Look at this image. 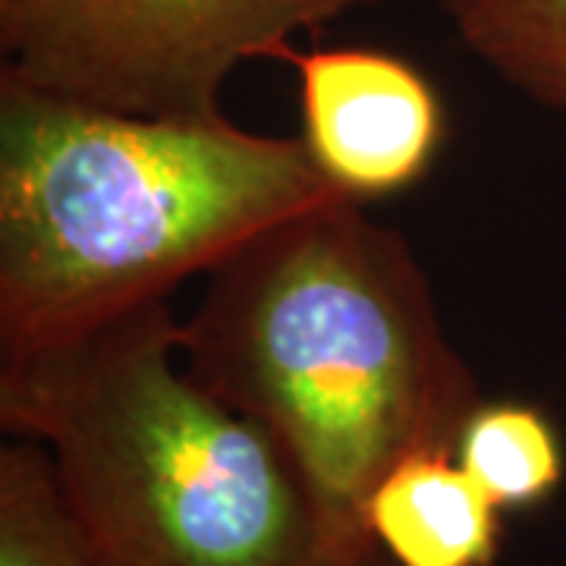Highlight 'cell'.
<instances>
[{
	"label": "cell",
	"instance_id": "6da1fadb",
	"mask_svg": "<svg viewBox=\"0 0 566 566\" xmlns=\"http://www.w3.org/2000/svg\"><path fill=\"white\" fill-rule=\"evenodd\" d=\"M182 359L274 431L327 510L363 532L387 469L453 450L485 403L416 249L353 199L274 223L208 271Z\"/></svg>",
	"mask_w": 566,
	"mask_h": 566
},
{
	"label": "cell",
	"instance_id": "7a4b0ae2",
	"mask_svg": "<svg viewBox=\"0 0 566 566\" xmlns=\"http://www.w3.org/2000/svg\"><path fill=\"white\" fill-rule=\"evenodd\" d=\"M334 199L303 139L104 111L0 66V359L170 300Z\"/></svg>",
	"mask_w": 566,
	"mask_h": 566
},
{
	"label": "cell",
	"instance_id": "3957f363",
	"mask_svg": "<svg viewBox=\"0 0 566 566\" xmlns=\"http://www.w3.org/2000/svg\"><path fill=\"white\" fill-rule=\"evenodd\" d=\"M0 428L48 447L92 566H390L186 368L170 300L0 359Z\"/></svg>",
	"mask_w": 566,
	"mask_h": 566
},
{
	"label": "cell",
	"instance_id": "277c9868",
	"mask_svg": "<svg viewBox=\"0 0 566 566\" xmlns=\"http://www.w3.org/2000/svg\"><path fill=\"white\" fill-rule=\"evenodd\" d=\"M371 0H0L3 70L139 117H218L249 61Z\"/></svg>",
	"mask_w": 566,
	"mask_h": 566
},
{
	"label": "cell",
	"instance_id": "5b68a950",
	"mask_svg": "<svg viewBox=\"0 0 566 566\" xmlns=\"http://www.w3.org/2000/svg\"><path fill=\"white\" fill-rule=\"evenodd\" d=\"M296 70L315 167L353 202H375L428 174L444 145V104L422 70L375 48H283Z\"/></svg>",
	"mask_w": 566,
	"mask_h": 566
},
{
	"label": "cell",
	"instance_id": "8992f818",
	"mask_svg": "<svg viewBox=\"0 0 566 566\" xmlns=\"http://www.w3.org/2000/svg\"><path fill=\"white\" fill-rule=\"evenodd\" d=\"M363 523L390 566H494L504 542V510L453 450H419L387 469Z\"/></svg>",
	"mask_w": 566,
	"mask_h": 566
},
{
	"label": "cell",
	"instance_id": "52a82bcc",
	"mask_svg": "<svg viewBox=\"0 0 566 566\" xmlns=\"http://www.w3.org/2000/svg\"><path fill=\"white\" fill-rule=\"evenodd\" d=\"M434 7L513 92L566 114V0H434Z\"/></svg>",
	"mask_w": 566,
	"mask_h": 566
},
{
	"label": "cell",
	"instance_id": "ba28073f",
	"mask_svg": "<svg viewBox=\"0 0 566 566\" xmlns=\"http://www.w3.org/2000/svg\"><path fill=\"white\" fill-rule=\"evenodd\" d=\"M453 457L501 510L547 501L566 475V450L542 409L513 400L482 403L460 428Z\"/></svg>",
	"mask_w": 566,
	"mask_h": 566
},
{
	"label": "cell",
	"instance_id": "9c48e42d",
	"mask_svg": "<svg viewBox=\"0 0 566 566\" xmlns=\"http://www.w3.org/2000/svg\"><path fill=\"white\" fill-rule=\"evenodd\" d=\"M0 566H92L48 447L0 444Z\"/></svg>",
	"mask_w": 566,
	"mask_h": 566
}]
</instances>
